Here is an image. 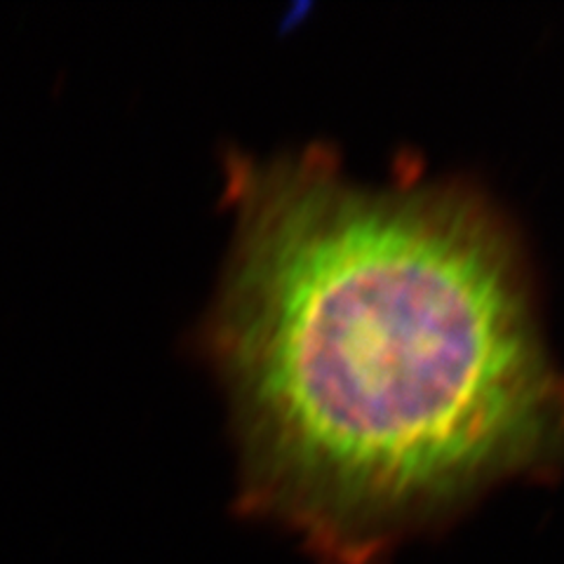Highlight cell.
Here are the masks:
<instances>
[{
    "mask_svg": "<svg viewBox=\"0 0 564 564\" xmlns=\"http://www.w3.org/2000/svg\"><path fill=\"white\" fill-rule=\"evenodd\" d=\"M226 205L198 346L245 516L317 564H388L494 487L564 470V372L482 188L414 165L365 184L315 144L228 153Z\"/></svg>",
    "mask_w": 564,
    "mask_h": 564,
    "instance_id": "cell-1",
    "label": "cell"
}]
</instances>
